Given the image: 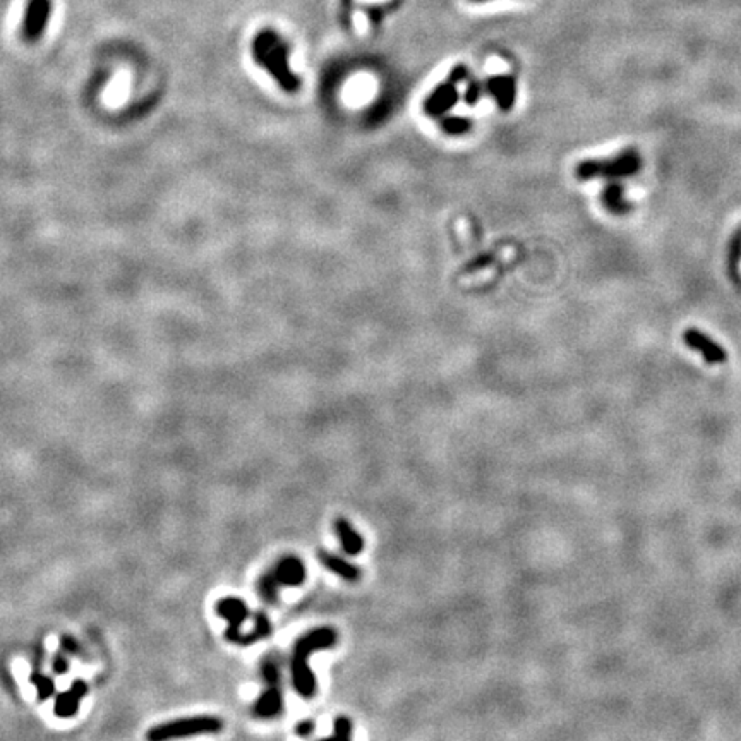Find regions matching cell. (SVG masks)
<instances>
[{
	"mask_svg": "<svg viewBox=\"0 0 741 741\" xmlns=\"http://www.w3.org/2000/svg\"><path fill=\"white\" fill-rule=\"evenodd\" d=\"M253 59L263 67L275 83L287 93H296L300 88V79L290 65V46L277 31L264 28L253 40Z\"/></svg>",
	"mask_w": 741,
	"mask_h": 741,
	"instance_id": "obj_1",
	"label": "cell"
},
{
	"mask_svg": "<svg viewBox=\"0 0 741 741\" xmlns=\"http://www.w3.org/2000/svg\"><path fill=\"white\" fill-rule=\"evenodd\" d=\"M337 640H339V633L330 627L309 630L306 635H303L297 640L296 647H293L290 671H292L293 688L300 697L312 699L316 695V690H318V681H316L314 673L309 667L307 657L311 654L319 652V650L332 649L337 644Z\"/></svg>",
	"mask_w": 741,
	"mask_h": 741,
	"instance_id": "obj_2",
	"label": "cell"
},
{
	"mask_svg": "<svg viewBox=\"0 0 741 741\" xmlns=\"http://www.w3.org/2000/svg\"><path fill=\"white\" fill-rule=\"evenodd\" d=\"M642 169V156L635 148L621 151L620 155L611 158H592L582 160L575 167V176L580 180H590L602 177V179H623V177L635 176Z\"/></svg>",
	"mask_w": 741,
	"mask_h": 741,
	"instance_id": "obj_3",
	"label": "cell"
},
{
	"mask_svg": "<svg viewBox=\"0 0 741 741\" xmlns=\"http://www.w3.org/2000/svg\"><path fill=\"white\" fill-rule=\"evenodd\" d=\"M306 580V566L297 556H283L278 559L259 580V595L266 602H275L278 599V590L282 587H297Z\"/></svg>",
	"mask_w": 741,
	"mask_h": 741,
	"instance_id": "obj_4",
	"label": "cell"
},
{
	"mask_svg": "<svg viewBox=\"0 0 741 741\" xmlns=\"http://www.w3.org/2000/svg\"><path fill=\"white\" fill-rule=\"evenodd\" d=\"M221 721L213 715H196V717H184L177 721L165 722V724L155 726L148 733V740L165 741L172 738H185V736L206 735V733H218L221 729Z\"/></svg>",
	"mask_w": 741,
	"mask_h": 741,
	"instance_id": "obj_5",
	"label": "cell"
},
{
	"mask_svg": "<svg viewBox=\"0 0 741 741\" xmlns=\"http://www.w3.org/2000/svg\"><path fill=\"white\" fill-rule=\"evenodd\" d=\"M467 74L468 72L463 65L453 69L448 79H445L441 85L436 86L427 96V100L424 101V112L431 117H438V115L450 110L459 101V85L463 79H467Z\"/></svg>",
	"mask_w": 741,
	"mask_h": 741,
	"instance_id": "obj_6",
	"label": "cell"
},
{
	"mask_svg": "<svg viewBox=\"0 0 741 741\" xmlns=\"http://www.w3.org/2000/svg\"><path fill=\"white\" fill-rule=\"evenodd\" d=\"M261 673H263V678L268 686L254 704V714L263 719L277 717L283 707L278 666L273 661H264L263 666H261Z\"/></svg>",
	"mask_w": 741,
	"mask_h": 741,
	"instance_id": "obj_7",
	"label": "cell"
},
{
	"mask_svg": "<svg viewBox=\"0 0 741 741\" xmlns=\"http://www.w3.org/2000/svg\"><path fill=\"white\" fill-rule=\"evenodd\" d=\"M216 613L228 623L225 637L232 644L241 645L242 624L249 620L250 611L247 604L239 597H223L216 602Z\"/></svg>",
	"mask_w": 741,
	"mask_h": 741,
	"instance_id": "obj_8",
	"label": "cell"
},
{
	"mask_svg": "<svg viewBox=\"0 0 741 741\" xmlns=\"http://www.w3.org/2000/svg\"><path fill=\"white\" fill-rule=\"evenodd\" d=\"M50 12H52L50 0H30L23 21V36L26 42L33 43L42 38L49 24Z\"/></svg>",
	"mask_w": 741,
	"mask_h": 741,
	"instance_id": "obj_9",
	"label": "cell"
},
{
	"mask_svg": "<svg viewBox=\"0 0 741 741\" xmlns=\"http://www.w3.org/2000/svg\"><path fill=\"white\" fill-rule=\"evenodd\" d=\"M683 341L688 348L699 352L707 364H724L728 361V354L719 343H715L710 337L697 328H688L683 333Z\"/></svg>",
	"mask_w": 741,
	"mask_h": 741,
	"instance_id": "obj_10",
	"label": "cell"
},
{
	"mask_svg": "<svg viewBox=\"0 0 741 741\" xmlns=\"http://www.w3.org/2000/svg\"><path fill=\"white\" fill-rule=\"evenodd\" d=\"M86 693H88V683L83 681V679H76V681L72 683L71 690L59 693V695L56 697L53 714L62 719L74 717L76 712L79 709V702H81Z\"/></svg>",
	"mask_w": 741,
	"mask_h": 741,
	"instance_id": "obj_11",
	"label": "cell"
},
{
	"mask_svg": "<svg viewBox=\"0 0 741 741\" xmlns=\"http://www.w3.org/2000/svg\"><path fill=\"white\" fill-rule=\"evenodd\" d=\"M486 86H488L489 94L496 100L497 107L503 112H510L511 107L515 105V100H517L515 78H511V76H494V78L488 79Z\"/></svg>",
	"mask_w": 741,
	"mask_h": 741,
	"instance_id": "obj_12",
	"label": "cell"
},
{
	"mask_svg": "<svg viewBox=\"0 0 741 741\" xmlns=\"http://www.w3.org/2000/svg\"><path fill=\"white\" fill-rule=\"evenodd\" d=\"M318 558L326 570H330L332 573L339 575L341 580H345V582L355 584L359 579H361V575H362L361 568L352 565L350 561H347V559H343L339 554L330 553V551H326V550H319Z\"/></svg>",
	"mask_w": 741,
	"mask_h": 741,
	"instance_id": "obj_13",
	"label": "cell"
},
{
	"mask_svg": "<svg viewBox=\"0 0 741 741\" xmlns=\"http://www.w3.org/2000/svg\"><path fill=\"white\" fill-rule=\"evenodd\" d=\"M335 532L343 553H347L348 556H357L362 553V550H364V539H362L361 534L352 527L347 518H337Z\"/></svg>",
	"mask_w": 741,
	"mask_h": 741,
	"instance_id": "obj_14",
	"label": "cell"
},
{
	"mask_svg": "<svg viewBox=\"0 0 741 741\" xmlns=\"http://www.w3.org/2000/svg\"><path fill=\"white\" fill-rule=\"evenodd\" d=\"M601 201L604 208L613 215H624L631 210V205L624 199V187L618 182L606 185L601 194Z\"/></svg>",
	"mask_w": 741,
	"mask_h": 741,
	"instance_id": "obj_15",
	"label": "cell"
},
{
	"mask_svg": "<svg viewBox=\"0 0 741 741\" xmlns=\"http://www.w3.org/2000/svg\"><path fill=\"white\" fill-rule=\"evenodd\" d=\"M31 683L36 686V695H38L40 702H43V700H46L56 693V685H53L52 678L45 676V674L33 673Z\"/></svg>",
	"mask_w": 741,
	"mask_h": 741,
	"instance_id": "obj_16",
	"label": "cell"
},
{
	"mask_svg": "<svg viewBox=\"0 0 741 741\" xmlns=\"http://www.w3.org/2000/svg\"><path fill=\"white\" fill-rule=\"evenodd\" d=\"M441 127L445 133L452 134V136H460V134H465L468 129H470L472 122L468 121V119H462V117H450L441 122Z\"/></svg>",
	"mask_w": 741,
	"mask_h": 741,
	"instance_id": "obj_17",
	"label": "cell"
},
{
	"mask_svg": "<svg viewBox=\"0 0 741 741\" xmlns=\"http://www.w3.org/2000/svg\"><path fill=\"white\" fill-rule=\"evenodd\" d=\"M352 721L345 715L335 719V724H333V738H343L348 740L352 736Z\"/></svg>",
	"mask_w": 741,
	"mask_h": 741,
	"instance_id": "obj_18",
	"label": "cell"
},
{
	"mask_svg": "<svg viewBox=\"0 0 741 741\" xmlns=\"http://www.w3.org/2000/svg\"><path fill=\"white\" fill-rule=\"evenodd\" d=\"M297 735L299 736H309L312 731H314V721H303L297 724L296 728Z\"/></svg>",
	"mask_w": 741,
	"mask_h": 741,
	"instance_id": "obj_19",
	"label": "cell"
},
{
	"mask_svg": "<svg viewBox=\"0 0 741 741\" xmlns=\"http://www.w3.org/2000/svg\"><path fill=\"white\" fill-rule=\"evenodd\" d=\"M479 98H481V90H479V86H477V85H470V86H468V88H467V93H465V100H467L468 103L474 105L475 101L479 100Z\"/></svg>",
	"mask_w": 741,
	"mask_h": 741,
	"instance_id": "obj_20",
	"label": "cell"
},
{
	"mask_svg": "<svg viewBox=\"0 0 741 741\" xmlns=\"http://www.w3.org/2000/svg\"><path fill=\"white\" fill-rule=\"evenodd\" d=\"M67 667H69V663L62 656H57L56 659H53V673L56 674H65Z\"/></svg>",
	"mask_w": 741,
	"mask_h": 741,
	"instance_id": "obj_21",
	"label": "cell"
},
{
	"mask_svg": "<svg viewBox=\"0 0 741 741\" xmlns=\"http://www.w3.org/2000/svg\"><path fill=\"white\" fill-rule=\"evenodd\" d=\"M62 647H64L65 650H69V652H76V640L72 637H62Z\"/></svg>",
	"mask_w": 741,
	"mask_h": 741,
	"instance_id": "obj_22",
	"label": "cell"
},
{
	"mask_svg": "<svg viewBox=\"0 0 741 741\" xmlns=\"http://www.w3.org/2000/svg\"><path fill=\"white\" fill-rule=\"evenodd\" d=\"M470 2H488V0H470Z\"/></svg>",
	"mask_w": 741,
	"mask_h": 741,
	"instance_id": "obj_23",
	"label": "cell"
}]
</instances>
